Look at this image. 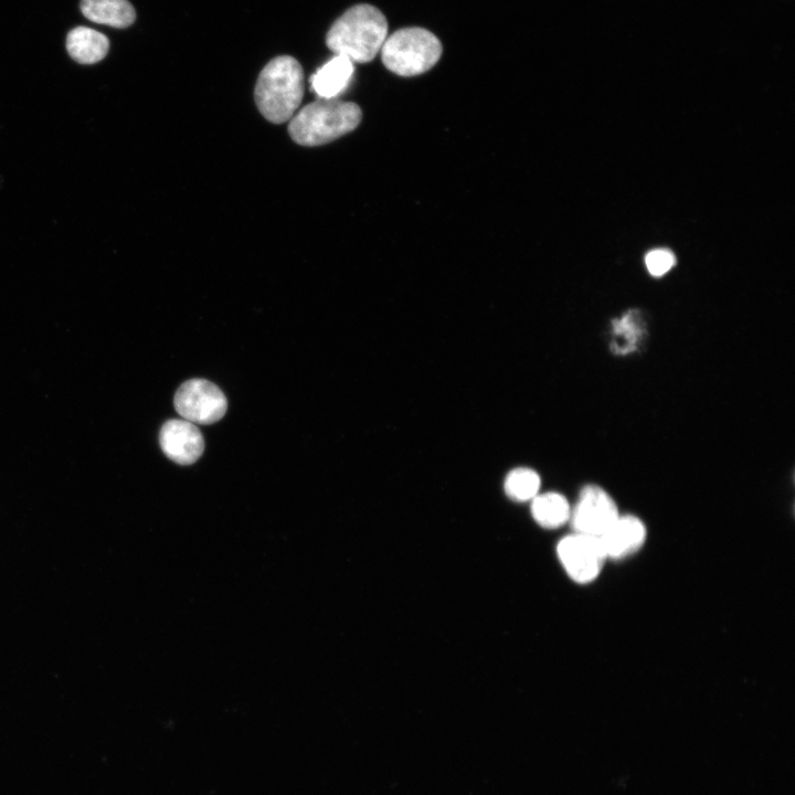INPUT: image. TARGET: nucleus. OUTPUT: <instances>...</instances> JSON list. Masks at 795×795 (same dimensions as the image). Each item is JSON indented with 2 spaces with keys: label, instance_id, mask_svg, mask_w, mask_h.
<instances>
[{
  "label": "nucleus",
  "instance_id": "10",
  "mask_svg": "<svg viewBox=\"0 0 795 795\" xmlns=\"http://www.w3.org/2000/svg\"><path fill=\"white\" fill-rule=\"evenodd\" d=\"M353 71L349 57L336 54L311 75V88L320 98H336L349 85Z\"/></svg>",
  "mask_w": 795,
  "mask_h": 795
},
{
  "label": "nucleus",
  "instance_id": "8",
  "mask_svg": "<svg viewBox=\"0 0 795 795\" xmlns=\"http://www.w3.org/2000/svg\"><path fill=\"white\" fill-rule=\"evenodd\" d=\"M159 443L165 455L179 465L195 463L204 451L200 430L187 420H169L160 428Z\"/></svg>",
  "mask_w": 795,
  "mask_h": 795
},
{
  "label": "nucleus",
  "instance_id": "14",
  "mask_svg": "<svg viewBox=\"0 0 795 795\" xmlns=\"http://www.w3.org/2000/svg\"><path fill=\"white\" fill-rule=\"evenodd\" d=\"M540 485L541 481L537 471L530 468H516L506 477L505 491L508 497L516 501H528L538 495Z\"/></svg>",
  "mask_w": 795,
  "mask_h": 795
},
{
  "label": "nucleus",
  "instance_id": "6",
  "mask_svg": "<svg viewBox=\"0 0 795 795\" xmlns=\"http://www.w3.org/2000/svg\"><path fill=\"white\" fill-rule=\"evenodd\" d=\"M556 552L568 575L581 584L594 581L607 560L600 539L580 532L564 537Z\"/></svg>",
  "mask_w": 795,
  "mask_h": 795
},
{
  "label": "nucleus",
  "instance_id": "13",
  "mask_svg": "<svg viewBox=\"0 0 795 795\" xmlns=\"http://www.w3.org/2000/svg\"><path fill=\"white\" fill-rule=\"evenodd\" d=\"M531 513L541 527L554 529L570 520L571 507L561 494L545 492L532 499Z\"/></svg>",
  "mask_w": 795,
  "mask_h": 795
},
{
  "label": "nucleus",
  "instance_id": "11",
  "mask_svg": "<svg viewBox=\"0 0 795 795\" xmlns=\"http://www.w3.org/2000/svg\"><path fill=\"white\" fill-rule=\"evenodd\" d=\"M70 56L81 64H93L103 60L109 49V41L100 32L86 26L72 29L66 38Z\"/></svg>",
  "mask_w": 795,
  "mask_h": 795
},
{
  "label": "nucleus",
  "instance_id": "2",
  "mask_svg": "<svg viewBox=\"0 0 795 795\" xmlns=\"http://www.w3.org/2000/svg\"><path fill=\"white\" fill-rule=\"evenodd\" d=\"M304 96V71L290 55L272 59L261 71L254 91L261 114L271 123L289 120Z\"/></svg>",
  "mask_w": 795,
  "mask_h": 795
},
{
  "label": "nucleus",
  "instance_id": "15",
  "mask_svg": "<svg viewBox=\"0 0 795 795\" xmlns=\"http://www.w3.org/2000/svg\"><path fill=\"white\" fill-rule=\"evenodd\" d=\"M637 327H639V321L636 311H628L614 322L615 332L619 337V341L616 342L619 344L617 346L618 351L627 352L634 348L638 340Z\"/></svg>",
  "mask_w": 795,
  "mask_h": 795
},
{
  "label": "nucleus",
  "instance_id": "4",
  "mask_svg": "<svg viewBox=\"0 0 795 795\" xmlns=\"http://www.w3.org/2000/svg\"><path fill=\"white\" fill-rule=\"evenodd\" d=\"M380 52L389 71L400 76H415L436 64L442 44L428 30L403 28L386 36Z\"/></svg>",
  "mask_w": 795,
  "mask_h": 795
},
{
  "label": "nucleus",
  "instance_id": "9",
  "mask_svg": "<svg viewBox=\"0 0 795 795\" xmlns=\"http://www.w3.org/2000/svg\"><path fill=\"white\" fill-rule=\"evenodd\" d=\"M644 522L633 515H619L598 538L608 559L619 560L637 552L646 541Z\"/></svg>",
  "mask_w": 795,
  "mask_h": 795
},
{
  "label": "nucleus",
  "instance_id": "3",
  "mask_svg": "<svg viewBox=\"0 0 795 795\" xmlns=\"http://www.w3.org/2000/svg\"><path fill=\"white\" fill-rule=\"evenodd\" d=\"M361 118L362 112L356 103L320 98L290 118L288 132L300 146H321L356 129Z\"/></svg>",
  "mask_w": 795,
  "mask_h": 795
},
{
  "label": "nucleus",
  "instance_id": "5",
  "mask_svg": "<svg viewBox=\"0 0 795 795\" xmlns=\"http://www.w3.org/2000/svg\"><path fill=\"white\" fill-rule=\"evenodd\" d=\"M173 403L179 415L193 424H213L224 416L227 409L221 389L204 379L183 382L174 394Z\"/></svg>",
  "mask_w": 795,
  "mask_h": 795
},
{
  "label": "nucleus",
  "instance_id": "12",
  "mask_svg": "<svg viewBox=\"0 0 795 795\" xmlns=\"http://www.w3.org/2000/svg\"><path fill=\"white\" fill-rule=\"evenodd\" d=\"M81 11L91 21L114 28H127L136 19L128 0H82Z\"/></svg>",
  "mask_w": 795,
  "mask_h": 795
},
{
  "label": "nucleus",
  "instance_id": "1",
  "mask_svg": "<svg viewBox=\"0 0 795 795\" xmlns=\"http://www.w3.org/2000/svg\"><path fill=\"white\" fill-rule=\"evenodd\" d=\"M388 36V22L375 7L361 3L349 8L330 26L326 44L352 62L367 63L381 51Z\"/></svg>",
  "mask_w": 795,
  "mask_h": 795
},
{
  "label": "nucleus",
  "instance_id": "16",
  "mask_svg": "<svg viewBox=\"0 0 795 795\" xmlns=\"http://www.w3.org/2000/svg\"><path fill=\"white\" fill-rule=\"evenodd\" d=\"M676 263L674 253L668 248H656L645 256V264L648 272L656 277L665 275Z\"/></svg>",
  "mask_w": 795,
  "mask_h": 795
},
{
  "label": "nucleus",
  "instance_id": "7",
  "mask_svg": "<svg viewBox=\"0 0 795 795\" xmlns=\"http://www.w3.org/2000/svg\"><path fill=\"white\" fill-rule=\"evenodd\" d=\"M619 516L612 496L597 485L582 488L571 508L570 520L574 532L600 538Z\"/></svg>",
  "mask_w": 795,
  "mask_h": 795
}]
</instances>
